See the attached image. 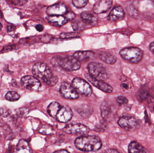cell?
<instances>
[{"instance_id":"obj_44","label":"cell","mask_w":154,"mask_h":153,"mask_svg":"<svg viewBox=\"0 0 154 153\" xmlns=\"http://www.w3.org/2000/svg\"><path fill=\"white\" fill-rule=\"evenodd\" d=\"M2 24H1V22H0V30L2 29Z\"/></svg>"},{"instance_id":"obj_7","label":"cell","mask_w":154,"mask_h":153,"mask_svg":"<svg viewBox=\"0 0 154 153\" xmlns=\"http://www.w3.org/2000/svg\"><path fill=\"white\" fill-rule=\"evenodd\" d=\"M119 126L126 130L133 131L136 130L138 125V120L131 116H123L118 120Z\"/></svg>"},{"instance_id":"obj_16","label":"cell","mask_w":154,"mask_h":153,"mask_svg":"<svg viewBox=\"0 0 154 153\" xmlns=\"http://www.w3.org/2000/svg\"><path fill=\"white\" fill-rule=\"evenodd\" d=\"M80 116L84 119L89 117L93 112L92 106L89 104H82L79 106L76 110Z\"/></svg>"},{"instance_id":"obj_9","label":"cell","mask_w":154,"mask_h":153,"mask_svg":"<svg viewBox=\"0 0 154 153\" xmlns=\"http://www.w3.org/2000/svg\"><path fill=\"white\" fill-rule=\"evenodd\" d=\"M60 92L62 97L68 99H76L79 97V95L72 85L67 82L61 84Z\"/></svg>"},{"instance_id":"obj_19","label":"cell","mask_w":154,"mask_h":153,"mask_svg":"<svg viewBox=\"0 0 154 153\" xmlns=\"http://www.w3.org/2000/svg\"><path fill=\"white\" fill-rule=\"evenodd\" d=\"M100 111L102 118L105 121H108L111 117L113 114L112 108L109 105L108 102H104L101 104Z\"/></svg>"},{"instance_id":"obj_1","label":"cell","mask_w":154,"mask_h":153,"mask_svg":"<svg viewBox=\"0 0 154 153\" xmlns=\"http://www.w3.org/2000/svg\"><path fill=\"white\" fill-rule=\"evenodd\" d=\"M75 147L82 152H95L102 146L99 137L96 136L84 135L78 137L75 142Z\"/></svg>"},{"instance_id":"obj_18","label":"cell","mask_w":154,"mask_h":153,"mask_svg":"<svg viewBox=\"0 0 154 153\" xmlns=\"http://www.w3.org/2000/svg\"><path fill=\"white\" fill-rule=\"evenodd\" d=\"M81 17L85 23L90 25H96L98 21L97 16L90 12H83L81 14Z\"/></svg>"},{"instance_id":"obj_6","label":"cell","mask_w":154,"mask_h":153,"mask_svg":"<svg viewBox=\"0 0 154 153\" xmlns=\"http://www.w3.org/2000/svg\"><path fill=\"white\" fill-rule=\"evenodd\" d=\"M72 84L79 94L89 97L92 94V89L89 84L82 78H75L72 81Z\"/></svg>"},{"instance_id":"obj_37","label":"cell","mask_w":154,"mask_h":153,"mask_svg":"<svg viewBox=\"0 0 154 153\" xmlns=\"http://www.w3.org/2000/svg\"><path fill=\"white\" fill-rule=\"evenodd\" d=\"M36 30L39 32H41L44 29V27L41 24H38L35 26Z\"/></svg>"},{"instance_id":"obj_10","label":"cell","mask_w":154,"mask_h":153,"mask_svg":"<svg viewBox=\"0 0 154 153\" xmlns=\"http://www.w3.org/2000/svg\"><path fill=\"white\" fill-rule=\"evenodd\" d=\"M21 82L24 87L30 90H38L41 86L40 81L36 77L31 75L23 77Z\"/></svg>"},{"instance_id":"obj_32","label":"cell","mask_w":154,"mask_h":153,"mask_svg":"<svg viewBox=\"0 0 154 153\" xmlns=\"http://www.w3.org/2000/svg\"><path fill=\"white\" fill-rule=\"evenodd\" d=\"M29 113V109L27 108H21L17 110L16 112V115L20 117H24Z\"/></svg>"},{"instance_id":"obj_4","label":"cell","mask_w":154,"mask_h":153,"mask_svg":"<svg viewBox=\"0 0 154 153\" xmlns=\"http://www.w3.org/2000/svg\"><path fill=\"white\" fill-rule=\"evenodd\" d=\"M119 54L123 59L132 63H139L142 60L143 55L142 50L135 47L123 49L120 50Z\"/></svg>"},{"instance_id":"obj_27","label":"cell","mask_w":154,"mask_h":153,"mask_svg":"<svg viewBox=\"0 0 154 153\" xmlns=\"http://www.w3.org/2000/svg\"><path fill=\"white\" fill-rule=\"evenodd\" d=\"M5 98L6 100L9 101H16L20 99V96L16 92L11 91L6 93Z\"/></svg>"},{"instance_id":"obj_20","label":"cell","mask_w":154,"mask_h":153,"mask_svg":"<svg viewBox=\"0 0 154 153\" xmlns=\"http://www.w3.org/2000/svg\"><path fill=\"white\" fill-rule=\"evenodd\" d=\"M94 53L91 51H79L74 53L73 56L79 61H85L91 59L94 57Z\"/></svg>"},{"instance_id":"obj_17","label":"cell","mask_w":154,"mask_h":153,"mask_svg":"<svg viewBox=\"0 0 154 153\" xmlns=\"http://www.w3.org/2000/svg\"><path fill=\"white\" fill-rule=\"evenodd\" d=\"M47 20L50 24L57 27H60L65 25L68 21L64 15L60 16H48Z\"/></svg>"},{"instance_id":"obj_21","label":"cell","mask_w":154,"mask_h":153,"mask_svg":"<svg viewBox=\"0 0 154 153\" xmlns=\"http://www.w3.org/2000/svg\"><path fill=\"white\" fill-rule=\"evenodd\" d=\"M17 153H32L31 148L27 141L20 140L17 144L16 147Z\"/></svg>"},{"instance_id":"obj_8","label":"cell","mask_w":154,"mask_h":153,"mask_svg":"<svg viewBox=\"0 0 154 153\" xmlns=\"http://www.w3.org/2000/svg\"><path fill=\"white\" fill-rule=\"evenodd\" d=\"M63 130L65 133L70 134H79L83 136L89 132L88 128L81 124H69L66 125Z\"/></svg>"},{"instance_id":"obj_42","label":"cell","mask_w":154,"mask_h":153,"mask_svg":"<svg viewBox=\"0 0 154 153\" xmlns=\"http://www.w3.org/2000/svg\"><path fill=\"white\" fill-rule=\"evenodd\" d=\"M2 128H3V125L2 123L0 121V130L2 129Z\"/></svg>"},{"instance_id":"obj_29","label":"cell","mask_w":154,"mask_h":153,"mask_svg":"<svg viewBox=\"0 0 154 153\" xmlns=\"http://www.w3.org/2000/svg\"><path fill=\"white\" fill-rule=\"evenodd\" d=\"M60 38L65 39L73 38L79 37V35L76 32H66V33H62L60 36Z\"/></svg>"},{"instance_id":"obj_26","label":"cell","mask_w":154,"mask_h":153,"mask_svg":"<svg viewBox=\"0 0 154 153\" xmlns=\"http://www.w3.org/2000/svg\"><path fill=\"white\" fill-rule=\"evenodd\" d=\"M86 24L84 22L80 21H75L71 23L73 30L75 31H80L83 30L86 27Z\"/></svg>"},{"instance_id":"obj_14","label":"cell","mask_w":154,"mask_h":153,"mask_svg":"<svg viewBox=\"0 0 154 153\" xmlns=\"http://www.w3.org/2000/svg\"><path fill=\"white\" fill-rule=\"evenodd\" d=\"M46 12L49 16H60L67 12V9L65 4H56L48 7Z\"/></svg>"},{"instance_id":"obj_15","label":"cell","mask_w":154,"mask_h":153,"mask_svg":"<svg viewBox=\"0 0 154 153\" xmlns=\"http://www.w3.org/2000/svg\"><path fill=\"white\" fill-rule=\"evenodd\" d=\"M125 12L121 6H118L114 7L110 11L108 16V19L111 21H116L120 20L124 18Z\"/></svg>"},{"instance_id":"obj_34","label":"cell","mask_w":154,"mask_h":153,"mask_svg":"<svg viewBox=\"0 0 154 153\" xmlns=\"http://www.w3.org/2000/svg\"><path fill=\"white\" fill-rule=\"evenodd\" d=\"M64 16H65V18L68 21H71L74 19L76 15L74 13L72 12L71 11H69L66 13Z\"/></svg>"},{"instance_id":"obj_31","label":"cell","mask_w":154,"mask_h":153,"mask_svg":"<svg viewBox=\"0 0 154 153\" xmlns=\"http://www.w3.org/2000/svg\"><path fill=\"white\" fill-rule=\"evenodd\" d=\"M107 128V125L105 121H102L97 124L95 127V130L97 132H104V131L106 130Z\"/></svg>"},{"instance_id":"obj_30","label":"cell","mask_w":154,"mask_h":153,"mask_svg":"<svg viewBox=\"0 0 154 153\" xmlns=\"http://www.w3.org/2000/svg\"><path fill=\"white\" fill-rule=\"evenodd\" d=\"M88 2V1L86 0H74L73 1V4L76 8H82L85 7Z\"/></svg>"},{"instance_id":"obj_13","label":"cell","mask_w":154,"mask_h":153,"mask_svg":"<svg viewBox=\"0 0 154 153\" xmlns=\"http://www.w3.org/2000/svg\"><path fill=\"white\" fill-rule=\"evenodd\" d=\"M112 2L113 1L110 0L97 1L93 6V12L95 14H100L106 12L111 8Z\"/></svg>"},{"instance_id":"obj_33","label":"cell","mask_w":154,"mask_h":153,"mask_svg":"<svg viewBox=\"0 0 154 153\" xmlns=\"http://www.w3.org/2000/svg\"><path fill=\"white\" fill-rule=\"evenodd\" d=\"M11 112L9 109L5 107L0 109V115L4 118L8 117L11 115Z\"/></svg>"},{"instance_id":"obj_38","label":"cell","mask_w":154,"mask_h":153,"mask_svg":"<svg viewBox=\"0 0 154 153\" xmlns=\"http://www.w3.org/2000/svg\"><path fill=\"white\" fill-rule=\"evenodd\" d=\"M103 153H120L118 151L115 149H110L106 150Z\"/></svg>"},{"instance_id":"obj_3","label":"cell","mask_w":154,"mask_h":153,"mask_svg":"<svg viewBox=\"0 0 154 153\" xmlns=\"http://www.w3.org/2000/svg\"><path fill=\"white\" fill-rule=\"evenodd\" d=\"M51 63L69 72L77 71L81 66L79 61L74 56H55L51 59Z\"/></svg>"},{"instance_id":"obj_36","label":"cell","mask_w":154,"mask_h":153,"mask_svg":"<svg viewBox=\"0 0 154 153\" xmlns=\"http://www.w3.org/2000/svg\"><path fill=\"white\" fill-rule=\"evenodd\" d=\"M10 2L12 4H14L15 5H18V6H22L25 4L26 2H28V1H10Z\"/></svg>"},{"instance_id":"obj_35","label":"cell","mask_w":154,"mask_h":153,"mask_svg":"<svg viewBox=\"0 0 154 153\" xmlns=\"http://www.w3.org/2000/svg\"><path fill=\"white\" fill-rule=\"evenodd\" d=\"M117 101L120 104H126L128 102L127 99L123 96H120L118 97L117 99Z\"/></svg>"},{"instance_id":"obj_43","label":"cell","mask_w":154,"mask_h":153,"mask_svg":"<svg viewBox=\"0 0 154 153\" xmlns=\"http://www.w3.org/2000/svg\"><path fill=\"white\" fill-rule=\"evenodd\" d=\"M2 12H1V11H0V18H1V17H2Z\"/></svg>"},{"instance_id":"obj_12","label":"cell","mask_w":154,"mask_h":153,"mask_svg":"<svg viewBox=\"0 0 154 153\" xmlns=\"http://www.w3.org/2000/svg\"><path fill=\"white\" fill-rule=\"evenodd\" d=\"M86 79L91 83L95 87L104 92L107 93H111L113 91V88L109 84L106 83L102 81H100L92 78L90 75L85 74Z\"/></svg>"},{"instance_id":"obj_39","label":"cell","mask_w":154,"mask_h":153,"mask_svg":"<svg viewBox=\"0 0 154 153\" xmlns=\"http://www.w3.org/2000/svg\"><path fill=\"white\" fill-rule=\"evenodd\" d=\"M15 27L13 25H9L7 26V30L8 32H11V31H13L15 29Z\"/></svg>"},{"instance_id":"obj_41","label":"cell","mask_w":154,"mask_h":153,"mask_svg":"<svg viewBox=\"0 0 154 153\" xmlns=\"http://www.w3.org/2000/svg\"><path fill=\"white\" fill-rule=\"evenodd\" d=\"M53 153H69L68 151L66 150H60V151H56Z\"/></svg>"},{"instance_id":"obj_40","label":"cell","mask_w":154,"mask_h":153,"mask_svg":"<svg viewBox=\"0 0 154 153\" xmlns=\"http://www.w3.org/2000/svg\"><path fill=\"white\" fill-rule=\"evenodd\" d=\"M150 51L154 54V42H152L150 44V46H149Z\"/></svg>"},{"instance_id":"obj_28","label":"cell","mask_w":154,"mask_h":153,"mask_svg":"<svg viewBox=\"0 0 154 153\" xmlns=\"http://www.w3.org/2000/svg\"><path fill=\"white\" fill-rule=\"evenodd\" d=\"M53 132L52 127L48 125H44L40 128L39 132L40 134L44 135H49Z\"/></svg>"},{"instance_id":"obj_25","label":"cell","mask_w":154,"mask_h":153,"mask_svg":"<svg viewBox=\"0 0 154 153\" xmlns=\"http://www.w3.org/2000/svg\"><path fill=\"white\" fill-rule=\"evenodd\" d=\"M120 86L123 90L129 91L133 87V84L129 79L126 77H123L121 80Z\"/></svg>"},{"instance_id":"obj_5","label":"cell","mask_w":154,"mask_h":153,"mask_svg":"<svg viewBox=\"0 0 154 153\" xmlns=\"http://www.w3.org/2000/svg\"><path fill=\"white\" fill-rule=\"evenodd\" d=\"M88 68L90 75L92 78L102 81L107 79L106 69L101 64L92 62L88 64Z\"/></svg>"},{"instance_id":"obj_22","label":"cell","mask_w":154,"mask_h":153,"mask_svg":"<svg viewBox=\"0 0 154 153\" xmlns=\"http://www.w3.org/2000/svg\"><path fill=\"white\" fill-rule=\"evenodd\" d=\"M129 153H146L144 148L137 142H132L128 146Z\"/></svg>"},{"instance_id":"obj_23","label":"cell","mask_w":154,"mask_h":153,"mask_svg":"<svg viewBox=\"0 0 154 153\" xmlns=\"http://www.w3.org/2000/svg\"><path fill=\"white\" fill-rule=\"evenodd\" d=\"M61 106L58 102H51L48 106V109H47L49 115L52 117L55 118Z\"/></svg>"},{"instance_id":"obj_2","label":"cell","mask_w":154,"mask_h":153,"mask_svg":"<svg viewBox=\"0 0 154 153\" xmlns=\"http://www.w3.org/2000/svg\"><path fill=\"white\" fill-rule=\"evenodd\" d=\"M32 72L36 78L40 79L49 86H54L58 81V77L52 75L50 68L44 63H35L32 67Z\"/></svg>"},{"instance_id":"obj_24","label":"cell","mask_w":154,"mask_h":153,"mask_svg":"<svg viewBox=\"0 0 154 153\" xmlns=\"http://www.w3.org/2000/svg\"><path fill=\"white\" fill-rule=\"evenodd\" d=\"M99 57L102 61L109 64H114L116 61V58L115 56L107 52L100 53Z\"/></svg>"},{"instance_id":"obj_11","label":"cell","mask_w":154,"mask_h":153,"mask_svg":"<svg viewBox=\"0 0 154 153\" xmlns=\"http://www.w3.org/2000/svg\"><path fill=\"white\" fill-rule=\"evenodd\" d=\"M73 115V112L69 107L61 106L55 119L61 123H66L71 119Z\"/></svg>"}]
</instances>
